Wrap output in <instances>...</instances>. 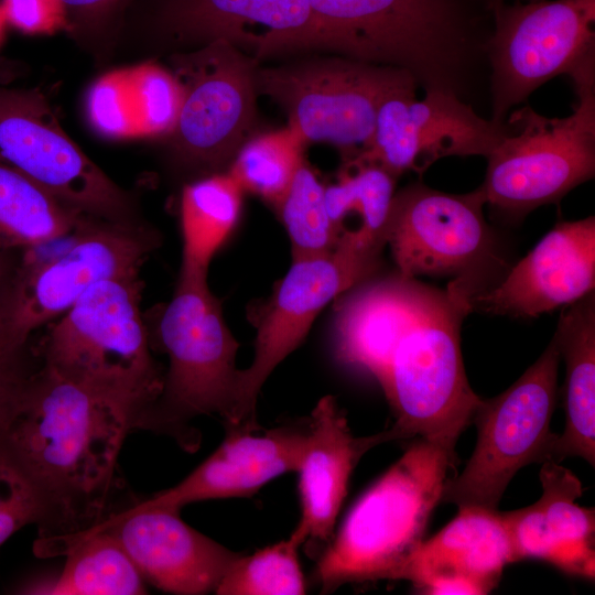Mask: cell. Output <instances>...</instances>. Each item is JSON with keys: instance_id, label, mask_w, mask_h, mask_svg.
<instances>
[{"instance_id": "603a6c76", "label": "cell", "mask_w": 595, "mask_h": 595, "mask_svg": "<svg viewBox=\"0 0 595 595\" xmlns=\"http://www.w3.org/2000/svg\"><path fill=\"white\" fill-rule=\"evenodd\" d=\"M388 441L386 431L354 436L333 397H323L317 402L296 470L302 512L291 534L301 544L331 537L355 466L367 451Z\"/></svg>"}, {"instance_id": "5bb4252c", "label": "cell", "mask_w": 595, "mask_h": 595, "mask_svg": "<svg viewBox=\"0 0 595 595\" xmlns=\"http://www.w3.org/2000/svg\"><path fill=\"white\" fill-rule=\"evenodd\" d=\"M0 163L88 216L137 223L130 195L66 134L37 91L0 87Z\"/></svg>"}, {"instance_id": "ba28073f", "label": "cell", "mask_w": 595, "mask_h": 595, "mask_svg": "<svg viewBox=\"0 0 595 595\" xmlns=\"http://www.w3.org/2000/svg\"><path fill=\"white\" fill-rule=\"evenodd\" d=\"M575 93L566 117H547L527 105L504 120L480 185L493 209L519 219L594 177L595 85Z\"/></svg>"}, {"instance_id": "6da1fadb", "label": "cell", "mask_w": 595, "mask_h": 595, "mask_svg": "<svg viewBox=\"0 0 595 595\" xmlns=\"http://www.w3.org/2000/svg\"><path fill=\"white\" fill-rule=\"evenodd\" d=\"M134 416L43 366L0 421V458L30 486L43 516L35 541L82 532L107 513L117 458Z\"/></svg>"}, {"instance_id": "7402d4cb", "label": "cell", "mask_w": 595, "mask_h": 595, "mask_svg": "<svg viewBox=\"0 0 595 595\" xmlns=\"http://www.w3.org/2000/svg\"><path fill=\"white\" fill-rule=\"evenodd\" d=\"M251 433L227 432L224 442L183 480L139 504L180 511L197 501L255 495L270 480L298 470L307 429L281 426L263 435Z\"/></svg>"}, {"instance_id": "ab89813d", "label": "cell", "mask_w": 595, "mask_h": 595, "mask_svg": "<svg viewBox=\"0 0 595 595\" xmlns=\"http://www.w3.org/2000/svg\"><path fill=\"white\" fill-rule=\"evenodd\" d=\"M7 21L4 19L1 6H0V43L2 42Z\"/></svg>"}, {"instance_id": "74e56055", "label": "cell", "mask_w": 595, "mask_h": 595, "mask_svg": "<svg viewBox=\"0 0 595 595\" xmlns=\"http://www.w3.org/2000/svg\"><path fill=\"white\" fill-rule=\"evenodd\" d=\"M23 251L0 250V304L21 262Z\"/></svg>"}, {"instance_id": "2e32d148", "label": "cell", "mask_w": 595, "mask_h": 595, "mask_svg": "<svg viewBox=\"0 0 595 595\" xmlns=\"http://www.w3.org/2000/svg\"><path fill=\"white\" fill-rule=\"evenodd\" d=\"M482 187L452 194L413 183L394 193L386 228L398 272L452 275L476 291V270L495 261Z\"/></svg>"}, {"instance_id": "cb8c5ba5", "label": "cell", "mask_w": 595, "mask_h": 595, "mask_svg": "<svg viewBox=\"0 0 595 595\" xmlns=\"http://www.w3.org/2000/svg\"><path fill=\"white\" fill-rule=\"evenodd\" d=\"M182 102L175 75L154 62L108 72L86 97L90 126L110 139L165 137L173 129Z\"/></svg>"}, {"instance_id": "4dcf8cb0", "label": "cell", "mask_w": 595, "mask_h": 595, "mask_svg": "<svg viewBox=\"0 0 595 595\" xmlns=\"http://www.w3.org/2000/svg\"><path fill=\"white\" fill-rule=\"evenodd\" d=\"M275 210L288 232L292 260L324 256L337 247L340 235L326 209L325 186L305 161Z\"/></svg>"}, {"instance_id": "d6986e66", "label": "cell", "mask_w": 595, "mask_h": 595, "mask_svg": "<svg viewBox=\"0 0 595 595\" xmlns=\"http://www.w3.org/2000/svg\"><path fill=\"white\" fill-rule=\"evenodd\" d=\"M595 288V218L558 223L504 280L469 298L472 311L536 317Z\"/></svg>"}, {"instance_id": "e575fe53", "label": "cell", "mask_w": 595, "mask_h": 595, "mask_svg": "<svg viewBox=\"0 0 595 595\" xmlns=\"http://www.w3.org/2000/svg\"><path fill=\"white\" fill-rule=\"evenodd\" d=\"M42 507L28 488L0 505V547L19 529L30 522L40 524Z\"/></svg>"}, {"instance_id": "8fae6325", "label": "cell", "mask_w": 595, "mask_h": 595, "mask_svg": "<svg viewBox=\"0 0 595 595\" xmlns=\"http://www.w3.org/2000/svg\"><path fill=\"white\" fill-rule=\"evenodd\" d=\"M560 358L553 336L516 382L500 394L480 400L472 422L477 428L475 450L465 468L446 478L441 501L497 509L519 469L551 461L558 437L550 424Z\"/></svg>"}, {"instance_id": "277c9868", "label": "cell", "mask_w": 595, "mask_h": 595, "mask_svg": "<svg viewBox=\"0 0 595 595\" xmlns=\"http://www.w3.org/2000/svg\"><path fill=\"white\" fill-rule=\"evenodd\" d=\"M141 290L139 274L97 282L51 322L39 348L44 368L123 405L134 426L163 387L142 320Z\"/></svg>"}, {"instance_id": "4fadbf2b", "label": "cell", "mask_w": 595, "mask_h": 595, "mask_svg": "<svg viewBox=\"0 0 595 595\" xmlns=\"http://www.w3.org/2000/svg\"><path fill=\"white\" fill-rule=\"evenodd\" d=\"M130 26L173 53L217 41L259 62L323 53L307 0H137Z\"/></svg>"}, {"instance_id": "44dd1931", "label": "cell", "mask_w": 595, "mask_h": 595, "mask_svg": "<svg viewBox=\"0 0 595 595\" xmlns=\"http://www.w3.org/2000/svg\"><path fill=\"white\" fill-rule=\"evenodd\" d=\"M542 496L533 505L502 518L515 562L538 559L563 572L588 580L595 574V517L593 508L578 506L580 479L553 461L540 469Z\"/></svg>"}, {"instance_id": "d4e9b609", "label": "cell", "mask_w": 595, "mask_h": 595, "mask_svg": "<svg viewBox=\"0 0 595 595\" xmlns=\"http://www.w3.org/2000/svg\"><path fill=\"white\" fill-rule=\"evenodd\" d=\"M566 367L565 426L551 461L577 456L595 464V294L564 306L554 333Z\"/></svg>"}, {"instance_id": "8d00e7d4", "label": "cell", "mask_w": 595, "mask_h": 595, "mask_svg": "<svg viewBox=\"0 0 595 595\" xmlns=\"http://www.w3.org/2000/svg\"><path fill=\"white\" fill-rule=\"evenodd\" d=\"M28 488L30 486L24 479L0 458V505Z\"/></svg>"}, {"instance_id": "5b68a950", "label": "cell", "mask_w": 595, "mask_h": 595, "mask_svg": "<svg viewBox=\"0 0 595 595\" xmlns=\"http://www.w3.org/2000/svg\"><path fill=\"white\" fill-rule=\"evenodd\" d=\"M455 458L418 437L353 505L317 564L323 589L393 580L423 541Z\"/></svg>"}, {"instance_id": "ac0fdd59", "label": "cell", "mask_w": 595, "mask_h": 595, "mask_svg": "<svg viewBox=\"0 0 595 595\" xmlns=\"http://www.w3.org/2000/svg\"><path fill=\"white\" fill-rule=\"evenodd\" d=\"M94 532L115 538L144 581L173 594L199 595L215 591L239 556L185 523L180 511L140 504L108 512L95 526L64 539Z\"/></svg>"}, {"instance_id": "30bf717a", "label": "cell", "mask_w": 595, "mask_h": 595, "mask_svg": "<svg viewBox=\"0 0 595 595\" xmlns=\"http://www.w3.org/2000/svg\"><path fill=\"white\" fill-rule=\"evenodd\" d=\"M486 43L491 120L551 78L566 74L574 88L595 85V0H542L493 8Z\"/></svg>"}, {"instance_id": "e0dca14e", "label": "cell", "mask_w": 595, "mask_h": 595, "mask_svg": "<svg viewBox=\"0 0 595 595\" xmlns=\"http://www.w3.org/2000/svg\"><path fill=\"white\" fill-rule=\"evenodd\" d=\"M416 85L386 97L379 106L375 129L357 152L397 178L407 171L423 174L445 156H487L498 142L504 121L480 117L455 94L425 91L416 98Z\"/></svg>"}, {"instance_id": "d590c367", "label": "cell", "mask_w": 595, "mask_h": 595, "mask_svg": "<svg viewBox=\"0 0 595 595\" xmlns=\"http://www.w3.org/2000/svg\"><path fill=\"white\" fill-rule=\"evenodd\" d=\"M26 351L28 347L18 351L0 350V421L32 372Z\"/></svg>"}, {"instance_id": "f1b7e54d", "label": "cell", "mask_w": 595, "mask_h": 595, "mask_svg": "<svg viewBox=\"0 0 595 595\" xmlns=\"http://www.w3.org/2000/svg\"><path fill=\"white\" fill-rule=\"evenodd\" d=\"M87 216L0 163V250L26 251L57 241Z\"/></svg>"}, {"instance_id": "8992f818", "label": "cell", "mask_w": 595, "mask_h": 595, "mask_svg": "<svg viewBox=\"0 0 595 595\" xmlns=\"http://www.w3.org/2000/svg\"><path fill=\"white\" fill-rule=\"evenodd\" d=\"M160 343L169 370L154 403L139 426L170 432L193 447L184 429L197 415L218 414L227 424L232 415L239 370V344L228 328L207 277L180 273L171 301L159 323Z\"/></svg>"}, {"instance_id": "9a60e30c", "label": "cell", "mask_w": 595, "mask_h": 595, "mask_svg": "<svg viewBox=\"0 0 595 595\" xmlns=\"http://www.w3.org/2000/svg\"><path fill=\"white\" fill-rule=\"evenodd\" d=\"M379 257L339 241L327 255L293 260L257 316L253 359L239 370L227 432L258 429L257 399L268 377L301 344L325 305L374 275Z\"/></svg>"}, {"instance_id": "1f68e13d", "label": "cell", "mask_w": 595, "mask_h": 595, "mask_svg": "<svg viewBox=\"0 0 595 595\" xmlns=\"http://www.w3.org/2000/svg\"><path fill=\"white\" fill-rule=\"evenodd\" d=\"M302 544L291 534L252 555H239L219 581V595H301L305 581L298 550Z\"/></svg>"}, {"instance_id": "f35d334b", "label": "cell", "mask_w": 595, "mask_h": 595, "mask_svg": "<svg viewBox=\"0 0 595 595\" xmlns=\"http://www.w3.org/2000/svg\"><path fill=\"white\" fill-rule=\"evenodd\" d=\"M506 0H486V7L488 10H491L493 8L505 3ZM536 1H542V0H516V2H536Z\"/></svg>"}, {"instance_id": "7a4b0ae2", "label": "cell", "mask_w": 595, "mask_h": 595, "mask_svg": "<svg viewBox=\"0 0 595 595\" xmlns=\"http://www.w3.org/2000/svg\"><path fill=\"white\" fill-rule=\"evenodd\" d=\"M322 50L466 100L489 35L469 0H307Z\"/></svg>"}, {"instance_id": "f546056e", "label": "cell", "mask_w": 595, "mask_h": 595, "mask_svg": "<svg viewBox=\"0 0 595 595\" xmlns=\"http://www.w3.org/2000/svg\"><path fill=\"white\" fill-rule=\"evenodd\" d=\"M305 141L291 127L252 136L239 149L227 173L244 192L275 209L304 162Z\"/></svg>"}, {"instance_id": "83f0119b", "label": "cell", "mask_w": 595, "mask_h": 595, "mask_svg": "<svg viewBox=\"0 0 595 595\" xmlns=\"http://www.w3.org/2000/svg\"><path fill=\"white\" fill-rule=\"evenodd\" d=\"M244 191L227 173L186 184L181 196V274L207 277L216 251L236 225Z\"/></svg>"}, {"instance_id": "d6a6232c", "label": "cell", "mask_w": 595, "mask_h": 595, "mask_svg": "<svg viewBox=\"0 0 595 595\" xmlns=\"http://www.w3.org/2000/svg\"><path fill=\"white\" fill-rule=\"evenodd\" d=\"M137 0H62L66 32L96 56L115 47L123 33L130 10Z\"/></svg>"}, {"instance_id": "ffe728a7", "label": "cell", "mask_w": 595, "mask_h": 595, "mask_svg": "<svg viewBox=\"0 0 595 595\" xmlns=\"http://www.w3.org/2000/svg\"><path fill=\"white\" fill-rule=\"evenodd\" d=\"M511 563L502 512L462 506L444 528L419 544L393 580L410 581L423 594L484 595L498 585Z\"/></svg>"}, {"instance_id": "836d02e7", "label": "cell", "mask_w": 595, "mask_h": 595, "mask_svg": "<svg viewBox=\"0 0 595 595\" xmlns=\"http://www.w3.org/2000/svg\"><path fill=\"white\" fill-rule=\"evenodd\" d=\"M7 24L25 34H53L67 30L62 0H1Z\"/></svg>"}, {"instance_id": "9c48e42d", "label": "cell", "mask_w": 595, "mask_h": 595, "mask_svg": "<svg viewBox=\"0 0 595 595\" xmlns=\"http://www.w3.org/2000/svg\"><path fill=\"white\" fill-rule=\"evenodd\" d=\"M416 85L403 69L320 53L256 69L258 95L278 102L305 143L325 141L344 156L369 142L382 100Z\"/></svg>"}, {"instance_id": "52a82bcc", "label": "cell", "mask_w": 595, "mask_h": 595, "mask_svg": "<svg viewBox=\"0 0 595 595\" xmlns=\"http://www.w3.org/2000/svg\"><path fill=\"white\" fill-rule=\"evenodd\" d=\"M155 237L138 223L87 216L48 256L23 251L0 304V350L28 347L34 331L68 311L99 281L139 274Z\"/></svg>"}, {"instance_id": "7c38bea8", "label": "cell", "mask_w": 595, "mask_h": 595, "mask_svg": "<svg viewBox=\"0 0 595 595\" xmlns=\"http://www.w3.org/2000/svg\"><path fill=\"white\" fill-rule=\"evenodd\" d=\"M170 62L182 88L176 122L164 137L172 156L206 175L226 172L256 134L260 62L225 41L172 53Z\"/></svg>"}, {"instance_id": "3957f363", "label": "cell", "mask_w": 595, "mask_h": 595, "mask_svg": "<svg viewBox=\"0 0 595 595\" xmlns=\"http://www.w3.org/2000/svg\"><path fill=\"white\" fill-rule=\"evenodd\" d=\"M470 295L454 280L446 290L421 283L378 381L396 418L386 430L390 441L421 437L456 459L458 437L482 400L468 383L461 350Z\"/></svg>"}, {"instance_id": "484cf974", "label": "cell", "mask_w": 595, "mask_h": 595, "mask_svg": "<svg viewBox=\"0 0 595 595\" xmlns=\"http://www.w3.org/2000/svg\"><path fill=\"white\" fill-rule=\"evenodd\" d=\"M37 556L66 555L58 575L32 582L24 594L139 595L144 578L122 547L110 534L94 532L67 538L35 552Z\"/></svg>"}, {"instance_id": "4316f807", "label": "cell", "mask_w": 595, "mask_h": 595, "mask_svg": "<svg viewBox=\"0 0 595 595\" xmlns=\"http://www.w3.org/2000/svg\"><path fill=\"white\" fill-rule=\"evenodd\" d=\"M397 177L357 153L344 156L336 183L325 187V205L340 239L380 255Z\"/></svg>"}]
</instances>
